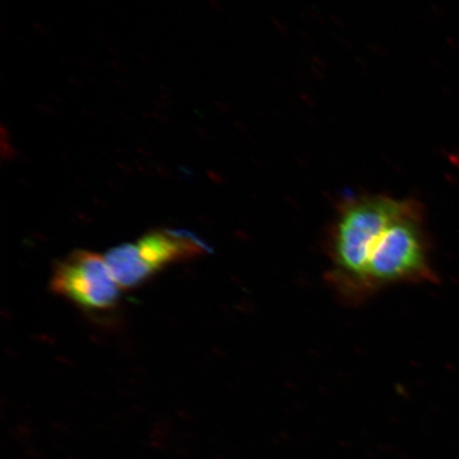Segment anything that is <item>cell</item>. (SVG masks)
<instances>
[{"mask_svg": "<svg viewBox=\"0 0 459 459\" xmlns=\"http://www.w3.org/2000/svg\"><path fill=\"white\" fill-rule=\"evenodd\" d=\"M206 246L186 231L160 230L134 243L117 247L108 252L106 261L120 289H134L151 280L171 264L204 255Z\"/></svg>", "mask_w": 459, "mask_h": 459, "instance_id": "3957f363", "label": "cell"}, {"mask_svg": "<svg viewBox=\"0 0 459 459\" xmlns=\"http://www.w3.org/2000/svg\"><path fill=\"white\" fill-rule=\"evenodd\" d=\"M51 290L84 311L105 312L117 306L120 286L106 258L78 250L57 263L51 275Z\"/></svg>", "mask_w": 459, "mask_h": 459, "instance_id": "277c9868", "label": "cell"}, {"mask_svg": "<svg viewBox=\"0 0 459 459\" xmlns=\"http://www.w3.org/2000/svg\"><path fill=\"white\" fill-rule=\"evenodd\" d=\"M436 280L424 206L414 198H403L367 251L360 302L388 287L433 283Z\"/></svg>", "mask_w": 459, "mask_h": 459, "instance_id": "7a4b0ae2", "label": "cell"}, {"mask_svg": "<svg viewBox=\"0 0 459 459\" xmlns=\"http://www.w3.org/2000/svg\"><path fill=\"white\" fill-rule=\"evenodd\" d=\"M401 203L402 199L386 194L361 193L349 195L337 204L325 238L330 265L325 279L342 303L359 306L367 250Z\"/></svg>", "mask_w": 459, "mask_h": 459, "instance_id": "6da1fadb", "label": "cell"}]
</instances>
